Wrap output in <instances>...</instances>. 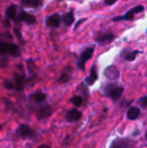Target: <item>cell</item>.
Here are the masks:
<instances>
[{"label":"cell","instance_id":"1","mask_svg":"<svg viewBox=\"0 0 147 148\" xmlns=\"http://www.w3.org/2000/svg\"><path fill=\"white\" fill-rule=\"evenodd\" d=\"M4 87L9 90H17L22 91L23 89L24 86V80L23 77L21 75H16L14 78V81H4L3 82Z\"/></svg>","mask_w":147,"mask_h":148},{"label":"cell","instance_id":"2","mask_svg":"<svg viewBox=\"0 0 147 148\" xmlns=\"http://www.w3.org/2000/svg\"><path fill=\"white\" fill-rule=\"evenodd\" d=\"M123 88L116 85V84H113V83H109L105 87V93L108 97H111L113 100H118L120 98L122 93H123Z\"/></svg>","mask_w":147,"mask_h":148},{"label":"cell","instance_id":"3","mask_svg":"<svg viewBox=\"0 0 147 148\" xmlns=\"http://www.w3.org/2000/svg\"><path fill=\"white\" fill-rule=\"evenodd\" d=\"M0 54L3 55H10L15 57L20 56V50L18 47L11 42H3L1 44V49H0Z\"/></svg>","mask_w":147,"mask_h":148},{"label":"cell","instance_id":"4","mask_svg":"<svg viewBox=\"0 0 147 148\" xmlns=\"http://www.w3.org/2000/svg\"><path fill=\"white\" fill-rule=\"evenodd\" d=\"M16 134L17 137H19L22 140L32 139L35 136V133L32 130V128L26 124H23V125L19 126L16 131Z\"/></svg>","mask_w":147,"mask_h":148},{"label":"cell","instance_id":"5","mask_svg":"<svg viewBox=\"0 0 147 148\" xmlns=\"http://www.w3.org/2000/svg\"><path fill=\"white\" fill-rule=\"evenodd\" d=\"M94 51V49L92 48V47H90V48L86 49L81 54L79 59L77 60V65H78V67H79L81 70H84V69H85V64H86V62L93 56Z\"/></svg>","mask_w":147,"mask_h":148},{"label":"cell","instance_id":"6","mask_svg":"<svg viewBox=\"0 0 147 148\" xmlns=\"http://www.w3.org/2000/svg\"><path fill=\"white\" fill-rule=\"evenodd\" d=\"M144 10H145V7L143 5H138V6L131 9L130 10H128L124 16L114 17L113 18V21L114 22H117V21H121V20H133L134 18L135 14H139L140 12H143Z\"/></svg>","mask_w":147,"mask_h":148},{"label":"cell","instance_id":"7","mask_svg":"<svg viewBox=\"0 0 147 148\" xmlns=\"http://www.w3.org/2000/svg\"><path fill=\"white\" fill-rule=\"evenodd\" d=\"M115 38V36L111 33V32H104V33H100L98 34L94 40L95 42H97L98 43L101 44V45H106L108 44L110 42H112Z\"/></svg>","mask_w":147,"mask_h":148},{"label":"cell","instance_id":"8","mask_svg":"<svg viewBox=\"0 0 147 148\" xmlns=\"http://www.w3.org/2000/svg\"><path fill=\"white\" fill-rule=\"evenodd\" d=\"M133 146H134V141L128 139L120 138L115 140L112 143L110 148H132Z\"/></svg>","mask_w":147,"mask_h":148},{"label":"cell","instance_id":"9","mask_svg":"<svg viewBox=\"0 0 147 148\" xmlns=\"http://www.w3.org/2000/svg\"><path fill=\"white\" fill-rule=\"evenodd\" d=\"M53 113V109L49 105H44L41 107L37 113H36V117L38 120H44L49 118Z\"/></svg>","mask_w":147,"mask_h":148},{"label":"cell","instance_id":"10","mask_svg":"<svg viewBox=\"0 0 147 148\" xmlns=\"http://www.w3.org/2000/svg\"><path fill=\"white\" fill-rule=\"evenodd\" d=\"M105 76L109 80H117L120 77V71L115 66H108L104 71Z\"/></svg>","mask_w":147,"mask_h":148},{"label":"cell","instance_id":"11","mask_svg":"<svg viewBox=\"0 0 147 148\" xmlns=\"http://www.w3.org/2000/svg\"><path fill=\"white\" fill-rule=\"evenodd\" d=\"M60 23H61V16L57 13H55V14L51 15L46 20V24L49 27L57 28V27H59Z\"/></svg>","mask_w":147,"mask_h":148},{"label":"cell","instance_id":"12","mask_svg":"<svg viewBox=\"0 0 147 148\" xmlns=\"http://www.w3.org/2000/svg\"><path fill=\"white\" fill-rule=\"evenodd\" d=\"M18 18H19V20L23 21L28 24H34L36 22V19L33 15H30V14H29L27 12H24V11L20 12Z\"/></svg>","mask_w":147,"mask_h":148},{"label":"cell","instance_id":"13","mask_svg":"<svg viewBox=\"0 0 147 148\" xmlns=\"http://www.w3.org/2000/svg\"><path fill=\"white\" fill-rule=\"evenodd\" d=\"M81 113L80 111H78L77 109H73L69 112H68L66 119L69 122H74V121H77L81 118Z\"/></svg>","mask_w":147,"mask_h":148},{"label":"cell","instance_id":"14","mask_svg":"<svg viewBox=\"0 0 147 148\" xmlns=\"http://www.w3.org/2000/svg\"><path fill=\"white\" fill-rule=\"evenodd\" d=\"M140 52L139 50H133V51H129L127 49H124L121 56L124 59H126V61H134L137 57V56L139 54Z\"/></svg>","mask_w":147,"mask_h":148},{"label":"cell","instance_id":"15","mask_svg":"<svg viewBox=\"0 0 147 148\" xmlns=\"http://www.w3.org/2000/svg\"><path fill=\"white\" fill-rule=\"evenodd\" d=\"M140 114V110L137 107H132L127 111V118L129 120H136Z\"/></svg>","mask_w":147,"mask_h":148},{"label":"cell","instance_id":"16","mask_svg":"<svg viewBox=\"0 0 147 148\" xmlns=\"http://www.w3.org/2000/svg\"><path fill=\"white\" fill-rule=\"evenodd\" d=\"M46 97H47V96H46L45 94H43V93H42V92H36V93L32 94V95L29 96V99H30L31 101H35V102L39 103V102L44 101L45 99H46Z\"/></svg>","mask_w":147,"mask_h":148},{"label":"cell","instance_id":"17","mask_svg":"<svg viewBox=\"0 0 147 148\" xmlns=\"http://www.w3.org/2000/svg\"><path fill=\"white\" fill-rule=\"evenodd\" d=\"M62 22L64 23L65 25L67 26H70L71 24H73L74 21H75V16L73 15V13L71 12H68V13H66L62 16Z\"/></svg>","mask_w":147,"mask_h":148},{"label":"cell","instance_id":"18","mask_svg":"<svg viewBox=\"0 0 147 148\" xmlns=\"http://www.w3.org/2000/svg\"><path fill=\"white\" fill-rule=\"evenodd\" d=\"M23 4L29 6V7H33V8H37L42 5V0H22Z\"/></svg>","mask_w":147,"mask_h":148},{"label":"cell","instance_id":"19","mask_svg":"<svg viewBox=\"0 0 147 148\" xmlns=\"http://www.w3.org/2000/svg\"><path fill=\"white\" fill-rule=\"evenodd\" d=\"M6 16L10 19H15L16 16V5L9 6L6 10Z\"/></svg>","mask_w":147,"mask_h":148},{"label":"cell","instance_id":"20","mask_svg":"<svg viewBox=\"0 0 147 148\" xmlns=\"http://www.w3.org/2000/svg\"><path fill=\"white\" fill-rule=\"evenodd\" d=\"M72 102H73V104H74L75 107L78 108V107L81 106L83 101H82V98H81V96H75V97L72 99Z\"/></svg>","mask_w":147,"mask_h":148},{"label":"cell","instance_id":"21","mask_svg":"<svg viewBox=\"0 0 147 148\" xmlns=\"http://www.w3.org/2000/svg\"><path fill=\"white\" fill-rule=\"evenodd\" d=\"M90 77L93 78L94 81H96V80L98 79V75H97V72H96V69H95V66H93V68H92V69H91Z\"/></svg>","mask_w":147,"mask_h":148},{"label":"cell","instance_id":"22","mask_svg":"<svg viewBox=\"0 0 147 148\" xmlns=\"http://www.w3.org/2000/svg\"><path fill=\"white\" fill-rule=\"evenodd\" d=\"M68 78H69V75L67 74L66 72H64V73L62 75V76L60 77L59 81H60L61 82H66L68 81Z\"/></svg>","mask_w":147,"mask_h":148},{"label":"cell","instance_id":"23","mask_svg":"<svg viewBox=\"0 0 147 148\" xmlns=\"http://www.w3.org/2000/svg\"><path fill=\"white\" fill-rule=\"evenodd\" d=\"M139 103L140 104V106L141 107H143V108H146L147 107V96L146 97H144V98H142L139 101Z\"/></svg>","mask_w":147,"mask_h":148},{"label":"cell","instance_id":"24","mask_svg":"<svg viewBox=\"0 0 147 148\" xmlns=\"http://www.w3.org/2000/svg\"><path fill=\"white\" fill-rule=\"evenodd\" d=\"M116 2H117V0H105V3L107 5H112L113 3H115Z\"/></svg>","mask_w":147,"mask_h":148},{"label":"cell","instance_id":"25","mask_svg":"<svg viewBox=\"0 0 147 148\" xmlns=\"http://www.w3.org/2000/svg\"><path fill=\"white\" fill-rule=\"evenodd\" d=\"M83 21H84L83 19H81V20H80V21H79V22H78V23H77L75 24V29H77V28L79 27V25H80V24H81V23H82Z\"/></svg>","mask_w":147,"mask_h":148},{"label":"cell","instance_id":"26","mask_svg":"<svg viewBox=\"0 0 147 148\" xmlns=\"http://www.w3.org/2000/svg\"><path fill=\"white\" fill-rule=\"evenodd\" d=\"M37 148H50L49 146H48V145H45V144H43V145H41V146H39Z\"/></svg>","mask_w":147,"mask_h":148},{"label":"cell","instance_id":"27","mask_svg":"<svg viewBox=\"0 0 147 148\" xmlns=\"http://www.w3.org/2000/svg\"><path fill=\"white\" fill-rule=\"evenodd\" d=\"M2 127H3V126H2V125H1V126H0V130H1V129H2Z\"/></svg>","mask_w":147,"mask_h":148},{"label":"cell","instance_id":"28","mask_svg":"<svg viewBox=\"0 0 147 148\" xmlns=\"http://www.w3.org/2000/svg\"><path fill=\"white\" fill-rule=\"evenodd\" d=\"M1 44H2V42H0V49H1Z\"/></svg>","mask_w":147,"mask_h":148},{"label":"cell","instance_id":"29","mask_svg":"<svg viewBox=\"0 0 147 148\" xmlns=\"http://www.w3.org/2000/svg\"><path fill=\"white\" fill-rule=\"evenodd\" d=\"M146 139H147V132H146Z\"/></svg>","mask_w":147,"mask_h":148}]
</instances>
